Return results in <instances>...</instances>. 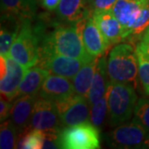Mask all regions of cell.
Masks as SVG:
<instances>
[{
    "instance_id": "1",
    "label": "cell",
    "mask_w": 149,
    "mask_h": 149,
    "mask_svg": "<svg viewBox=\"0 0 149 149\" xmlns=\"http://www.w3.org/2000/svg\"><path fill=\"white\" fill-rule=\"evenodd\" d=\"M88 17L73 23V26H56L46 35L36 29L40 39V50L79 59L85 63L97 59L87 52L82 40V31Z\"/></svg>"
},
{
    "instance_id": "2",
    "label": "cell",
    "mask_w": 149,
    "mask_h": 149,
    "mask_svg": "<svg viewBox=\"0 0 149 149\" xmlns=\"http://www.w3.org/2000/svg\"><path fill=\"white\" fill-rule=\"evenodd\" d=\"M108 74L112 81L139 85V60L136 48L129 43L114 46L107 60Z\"/></svg>"
},
{
    "instance_id": "3",
    "label": "cell",
    "mask_w": 149,
    "mask_h": 149,
    "mask_svg": "<svg viewBox=\"0 0 149 149\" xmlns=\"http://www.w3.org/2000/svg\"><path fill=\"white\" fill-rule=\"evenodd\" d=\"M106 95L109 124L115 127L130 119L138 102L135 87L128 83L110 80Z\"/></svg>"
},
{
    "instance_id": "4",
    "label": "cell",
    "mask_w": 149,
    "mask_h": 149,
    "mask_svg": "<svg viewBox=\"0 0 149 149\" xmlns=\"http://www.w3.org/2000/svg\"><path fill=\"white\" fill-rule=\"evenodd\" d=\"M31 20H24L9 55L22 65L29 69L39 61L40 39L37 31L31 26Z\"/></svg>"
},
{
    "instance_id": "5",
    "label": "cell",
    "mask_w": 149,
    "mask_h": 149,
    "mask_svg": "<svg viewBox=\"0 0 149 149\" xmlns=\"http://www.w3.org/2000/svg\"><path fill=\"white\" fill-rule=\"evenodd\" d=\"M100 128L91 121L64 127L59 133V147L63 149L100 148Z\"/></svg>"
},
{
    "instance_id": "6",
    "label": "cell",
    "mask_w": 149,
    "mask_h": 149,
    "mask_svg": "<svg viewBox=\"0 0 149 149\" xmlns=\"http://www.w3.org/2000/svg\"><path fill=\"white\" fill-rule=\"evenodd\" d=\"M56 104L62 128L90 121L91 105L85 96L74 94L56 101Z\"/></svg>"
},
{
    "instance_id": "7",
    "label": "cell",
    "mask_w": 149,
    "mask_h": 149,
    "mask_svg": "<svg viewBox=\"0 0 149 149\" xmlns=\"http://www.w3.org/2000/svg\"><path fill=\"white\" fill-rule=\"evenodd\" d=\"M27 70L10 55L5 56H0L1 95L9 101H13L17 98L19 85Z\"/></svg>"
},
{
    "instance_id": "8",
    "label": "cell",
    "mask_w": 149,
    "mask_h": 149,
    "mask_svg": "<svg viewBox=\"0 0 149 149\" xmlns=\"http://www.w3.org/2000/svg\"><path fill=\"white\" fill-rule=\"evenodd\" d=\"M147 132L139 123L125 122L109 132L106 141L109 146L114 148H142Z\"/></svg>"
},
{
    "instance_id": "9",
    "label": "cell",
    "mask_w": 149,
    "mask_h": 149,
    "mask_svg": "<svg viewBox=\"0 0 149 149\" xmlns=\"http://www.w3.org/2000/svg\"><path fill=\"white\" fill-rule=\"evenodd\" d=\"M85 64L79 59L72 58L51 51L40 50L37 65L48 70L51 74L64 76L72 80Z\"/></svg>"
},
{
    "instance_id": "10",
    "label": "cell",
    "mask_w": 149,
    "mask_h": 149,
    "mask_svg": "<svg viewBox=\"0 0 149 149\" xmlns=\"http://www.w3.org/2000/svg\"><path fill=\"white\" fill-rule=\"evenodd\" d=\"M30 128L43 132L61 131L62 126L56 102L38 96L33 107Z\"/></svg>"
},
{
    "instance_id": "11",
    "label": "cell",
    "mask_w": 149,
    "mask_h": 149,
    "mask_svg": "<svg viewBox=\"0 0 149 149\" xmlns=\"http://www.w3.org/2000/svg\"><path fill=\"white\" fill-rule=\"evenodd\" d=\"M149 0H117L111 10L123 27V41H126L133 25Z\"/></svg>"
},
{
    "instance_id": "12",
    "label": "cell",
    "mask_w": 149,
    "mask_h": 149,
    "mask_svg": "<svg viewBox=\"0 0 149 149\" xmlns=\"http://www.w3.org/2000/svg\"><path fill=\"white\" fill-rule=\"evenodd\" d=\"M38 96V95H25L17 97L13 101L10 118L18 130L19 137L31 130L32 110Z\"/></svg>"
},
{
    "instance_id": "13",
    "label": "cell",
    "mask_w": 149,
    "mask_h": 149,
    "mask_svg": "<svg viewBox=\"0 0 149 149\" xmlns=\"http://www.w3.org/2000/svg\"><path fill=\"white\" fill-rule=\"evenodd\" d=\"M75 93L72 80L64 76L50 74L43 83L39 91V97L53 101H58Z\"/></svg>"
},
{
    "instance_id": "14",
    "label": "cell",
    "mask_w": 149,
    "mask_h": 149,
    "mask_svg": "<svg viewBox=\"0 0 149 149\" xmlns=\"http://www.w3.org/2000/svg\"><path fill=\"white\" fill-rule=\"evenodd\" d=\"M91 15L109 47L123 41L122 25L112 10L94 11Z\"/></svg>"
},
{
    "instance_id": "15",
    "label": "cell",
    "mask_w": 149,
    "mask_h": 149,
    "mask_svg": "<svg viewBox=\"0 0 149 149\" xmlns=\"http://www.w3.org/2000/svg\"><path fill=\"white\" fill-rule=\"evenodd\" d=\"M82 40L87 52L96 58L102 56L109 47L91 14L86 18L82 31Z\"/></svg>"
},
{
    "instance_id": "16",
    "label": "cell",
    "mask_w": 149,
    "mask_h": 149,
    "mask_svg": "<svg viewBox=\"0 0 149 149\" xmlns=\"http://www.w3.org/2000/svg\"><path fill=\"white\" fill-rule=\"evenodd\" d=\"M109 82L110 79L108 74V62L106 57L102 56L97 61L94 78L87 96L91 106L106 94Z\"/></svg>"
},
{
    "instance_id": "17",
    "label": "cell",
    "mask_w": 149,
    "mask_h": 149,
    "mask_svg": "<svg viewBox=\"0 0 149 149\" xmlns=\"http://www.w3.org/2000/svg\"><path fill=\"white\" fill-rule=\"evenodd\" d=\"M22 22L15 17L1 14L0 56H8L10 49L21 29Z\"/></svg>"
},
{
    "instance_id": "18",
    "label": "cell",
    "mask_w": 149,
    "mask_h": 149,
    "mask_svg": "<svg viewBox=\"0 0 149 149\" xmlns=\"http://www.w3.org/2000/svg\"><path fill=\"white\" fill-rule=\"evenodd\" d=\"M91 14L85 0H61L56 8L57 17L68 23L77 22Z\"/></svg>"
},
{
    "instance_id": "19",
    "label": "cell",
    "mask_w": 149,
    "mask_h": 149,
    "mask_svg": "<svg viewBox=\"0 0 149 149\" xmlns=\"http://www.w3.org/2000/svg\"><path fill=\"white\" fill-rule=\"evenodd\" d=\"M51 74L40 66H32L27 70L17 93V98L25 95H39L46 78Z\"/></svg>"
},
{
    "instance_id": "20",
    "label": "cell",
    "mask_w": 149,
    "mask_h": 149,
    "mask_svg": "<svg viewBox=\"0 0 149 149\" xmlns=\"http://www.w3.org/2000/svg\"><path fill=\"white\" fill-rule=\"evenodd\" d=\"M37 12L36 0H1V14L20 19L32 20Z\"/></svg>"
},
{
    "instance_id": "21",
    "label": "cell",
    "mask_w": 149,
    "mask_h": 149,
    "mask_svg": "<svg viewBox=\"0 0 149 149\" xmlns=\"http://www.w3.org/2000/svg\"><path fill=\"white\" fill-rule=\"evenodd\" d=\"M98 60L95 59L91 62L85 63L82 65L77 74L74 75L72 79V82L74 84L75 93L85 96L87 98L89 91L91 89L92 80L94 78V74L97 65Z\"/></svg>"
},
{
    "instance_id": "22",
    "label": "cell",
    "mask_w": 149,
    "mask_h": 149,
    "mask_svg": "<svg viewBox=\"0 0 149 149\" xmlns=\"http://www.w3.org/2000/svg\"><path fill=\"white\" fill-rule=\"evenodd\" d=\"M19 139V133L12 121L8 118L1 123L0 127V148L13 149L17 148V143Z\"/></svg>"
},
{
    "instance_id": "23",
    "label": "cell",
    "mask_w": 149,
    "mask_h": 149,
    "mask_svg": "<svg viewBox=\"0 0 149 149\" xmlns=\"http://www.w3.org/2000/svg\"><path fill=\"white\" fill-rule=\"evenodd\" d=\"M108 115V99L107 95L91 106L90 121L97 128H100Z\"/></svg>"
},
{
    "instance_id": "24",
    "label": "cell",
    "mask_w": 149,
    "mask_h": 149,
    "mask_svg": "<svg viewBox=\"0 0 149 149\" xmlns=\"http://www.w3.org/2000/svg\"><path fill=\"white\" fill-rule=\"evenodd\" d=\"M43 145V132L32 129L27 133L21 135L18 139L17 148L41 149Z\"/></svg>"
},
{
    "instance_id": "25",
    "label": "cell",
    "mask_w": 149,
    "mask_h": 149,
    "mask_svg": "<svg viewBox=\"0 0 149 149\" xmlns=\"http://www.w3.org/2000/svg\"><path fill=\"white\" fill-rule=\"evenodd\" d=\"M133 120L142 126L149 133V98L139 99L134 109Z\"/></svg>"
},
{
    "instance_id": "26",
    "label": "cell",
    "mask_w": 149,
    "mask_h": 149,
    "mask_svg": "<svg viewBox=\"0 0 149 149\" xmlns=\"http://www.w3.org/2000/svg\"><path fill=\"white\" fill-rule=\"evenodd\" d=\"M137 54L139 60V81L143 88L145 95L149 97V59L139 52H137Z\"/></svg>"
},
{
    "instance_id": "27",
    "label": "cell",
    "mask_w": 149,
    "mask_h": 149,
    "mask_svg": "<svg viewBox=\"0 0 149 149\" xmlns=\"http://www.w3.org/2000/svg\"><path fill=\"white\" fill-rule=\"evenodd\" d=\"M136 50L143 54L145 57L149 59V26L143 32L139 42L136 47Z\"/></svg>"
},
{
    "instance_id": "28",
    "label": "cell",
    "mask_w": 149,
    "mask_h": 149,
    "mask_svg": "<svg viewBox=\"0 0 149 149\" xmlns=\"http://www.w3.org/2000/svg\"><path fill=\"white\" fill-rule=\"evenodd\" d=\"M88 1L91 3L92 12H94V11L111 10L117 0H88Z\"/></svg>"
},
{
    "instance_id": "29",
    "label": "cell",
    "mask_w": 149,
    "mask_h": 149,
    "mask_svg": "<svg viewBox=\"0 0 149 149\" xmlns=\"http://www.w3.org/2000/svg\"><path fill=\"white\" fill-rule=\"evenodd\" d=\"M13 108V101H9L1 95L0 100V121L1 123L10 118Z\"/></svg>"
},
{
    "instance_id": "30",
    "label": "cell",
    "mask_w": 149,
    "mask_h": 149,
    "mask_svg": "<svg viewBox=\"0 0 149 149\" xmlns=\"http://www.w3.org/2000/svg\"><path fill=\"white\" fill-rule=\"evenodd\" d=\"M61 0H41V4L45 9L48 11L56 10Z\"/></svg>"
},
{
    "instance_id": "31",
    "label": "cell",
    "mask_w": 149,
    "mask_h": 149,
    "mask_svg": "<svg viewBox=\"0 0 149 149\" xmlns=\"http://www.w3.org/2000/svg\"><path fill=\"white\" fill-rule=\"evenodd\" d=\"M142 148H147L149 149V133L147 134L146 139L143 141V143L142 145Z\"/></svg>"
},
{
    "instance_id": "32",
    "label": "cell",
    "mask_w": 149,
    "mask_h": 149,
    "mask_svg": "<svg viewBox=\"0 0 149 149\" xmlns=\"http://www.w3.org/2000/svg\"><path fill=\"white\" fill-rule=\"evenodd\" d=\"M148 26H149V22H148Z\"/></svg>"
}]
</instances>
